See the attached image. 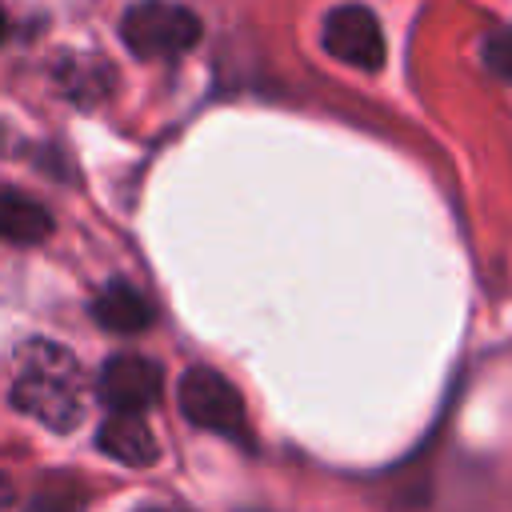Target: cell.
<instances>
[{"mask_svg": "<svg viewBox=\"0 0 512 512\" xmlns=\"http://www.w3.org/2000/svg\"><path fill=\"white\" fill-rule=\"evenodd\" d=\"M136 512H184V508H160V504H148V508H136Z\"/></svg>", "mask_w": 512, "mask_h": 512, "instance_id": "11", "label": "cell"}, {"mask_svg": "<svg viewBox=\"0 0 512 512\" xmlns=\"http://www.w3.org/2000/svg\"><path fill=\"white\" fill-rule=\"evenodd\" d=\"M320 44L332 60L356 68V72H380L384 68V28L368 4H340L324 16Z\"/></svg>", "mask_w": 512, "mask_h": 512, "instance_id": "4", "label": "cell"}, {"mask_svg": "<svg viewBox=\"0 0 512 512\" xmlns=\"http://www.w3.org/2000/svg\"><path fill=\"white\" fill-rule=\"evenodd\" d=\"M92 320L108 332H120V336H132V332H144L152 324V304L140 288H132L128 280H112L108 288L96 292L92 300Z\"/></svg>", "mask_w": 512, "mask_h": 512, "instance_id": "7", "label": "cell"}, {"mask_svg": "<svg viewBox=\"0 0 512 512\" xmlns=\"http://www.w3.org/2000/svg\"><path fill=\"white\" fill-rule=\"evenodd\" d=\"M160 388H164L160 364L148 360V356H136V352L108 356L100 364V376H96L100 400L112 412H124V416H144L160 400Z\"/></svg>", "mask_w": 512, "mask_h": 512, "instance_id": "5", "label": "cell"}, {"mask_svg": "<svg viewBox=\"0 0 512 512\" xmlns=\"http://www.w3.org/2000/svg\"><path fill=\"white\" fill-rule=\"evenodd\" d=\"M176 396H180V412L196 428H208L216 436L248 444V412H244V400H240L236 384L224 372H216L208 364H192V368L180 372Z\"/></svg>", "mask_w": 512, "mask_h": 512, "instance_id": "3", "label": "cell"}, {"mask_svg": "<svg viewBox=\"0 0 512 512\" xmlns=\"http://www.w3.org/2000/svg\"><path fill=\"white\" fill-rule=\"evenodd\" d=\"M12 500H16V488H12V480L0 472V508H8Z\"/></svg>", "mask_w": 512, "mask_h": 512, "instance_id": "10", "label": "cell"}, {"mask_svg": "<svg viewBox=\"0 0 512 512\" xmlns=\"http://www.w3.org/2000/svg\"><path fill=\"white\" fill-rule=\"evenodd\" d=\"M52 228H56L52 224V212L40 200H32L24 192H12V188H0V240L4 244L32 248V244L48 240Z\"/></svg>", "mask_w": 512, "mask_h": 512, "instance_id": "8", "label": "cell"}, {"mask_svg": "<svg viewBox=\"0 0 512 512\" xmlns=\"http://www.w3.org/2000/svg\"><path fill=\"white\" fill-rule=\"evenodd\" d=\"M84 376L76 356L44 336H28L16 348V380H12V408L28 420L44 424L48 432H72L84 416Z\"/></svg>", "mask_w": 512, "mask_h": 512, "instance_id": "1", "label": "cell"}, {"mask_svg": "<svg viewBox=\"0 0 512 512\" xmlns=\"http://www.w3.org/2000/svg\"><path fill=\"white\" fill-rule=\"evenodd\" d=\"M480 56H484L488 72H496L504 84H512V24H500L496 32H488Z\"/></svg>", "mask_w": 512, "mask_h": 512, "instance_id": "9", "label": "cell"}, {"mask_svg": "<svg viewBox=\"0 0 512 512\" xmlns=\"http://www.w3.org/2000/svg\"><path fill=\"white\" fill-rule=\"evenodd\" d=\"M96 448L120 464H132V468H148L156 464L160 456V444H156V432L144 424V416H124V412H112L100 432H96Z\"/></svg>", "mask_w": 512, "mask_h": 512, "instance_id": "6", "label": "cell"}, {"mask_svg": "<svg viewBox=\"0 0 512 512\" xmlns=\"http://www.w3.org/2000/svg\"><path fill=\"white\" fill-rule=\"evenodd\" d=\"M120 40L136 60H176L200 40V16L176 0H136L120 16Z\"/></svg>", "mask_w": 512, "mask_h": 512, "instance_id": "2", "label": "cell"}, {"mask_svg": "<svg viewBox=\"0 0 512 512\" xmlns=\"http://www.w3.org/2000/svg\"><path fill=\"white\" fill-rule=\"evenodd\" d=\"M8 32V16H4V4H0V36Z\"/></svg>", "mask_w": 512, "mask_h": 512, "instance_id": "12", "label": "cell"}]
</instances>
